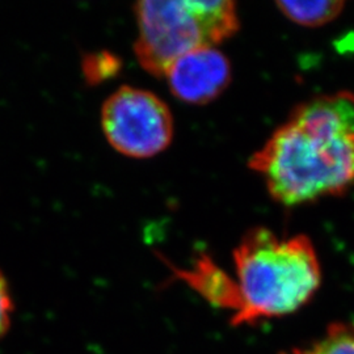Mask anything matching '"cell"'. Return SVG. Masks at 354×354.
I'll return each instance as SVG.
<instances>
[{"instance_id": "1", "label": "cell", "mask_w": 354, "mask_h": 354, "mask_svg": "<svg viewBox=\"0 0 354 354\" xmlns=\"http://www.w3.org/2000/svg\"><path fill=\"white\" fill-rule=\"evenodd\" d=\"M250 167L285 206L346 192L354 184V93L322 95L294 108Z\"/></svg>"}, {"instance_id": "2", "label": "cell", "mask_w": 354, "mask_h": 354, "mask_svg": "<svg viewBox=\"0 0 354 354\" xmlns=\"http://www.w3.org/2000/svg\"><path fill=\"white\" fill-rule=\"evenodd\" d=\"M241 311L235 327L299 311L322 285V268L306 235L279 238L266 227L250 230L234 251Z\"/></svg>"}, {"instance_id": "3", "label": "cell", "mask_w": 354, "mask_h": 354, "mask_svg": "<svg viewBox=\"0 0 354 354\" xmlns=\"http://www.w3.org/2000/svg\"><path fill=\"white\" fill-rule=\"evenodd\" d=\"M136 55L152 75L163 77L187 53L212 46L194 0H143L136 4Z\"/></svg>"}, {"instance_id": "4", "label": "cell", "mask_w": 354, "mask_h": 354, "mask_svg": "<svg viewBox=\"0 0 354 354\" xmlns=\"http://www.w3.org/2000/svg\"><path fill=\"white\" fill-rule=\"evenodd\" d=\"M102 127L114 150L130 158H151L171 145L174 117L162 99L124 86L102 105Z\"/></svg>"}, {"instance_id": "5", "label": "cell", "mask_w": 354, "mask_h": 354, "mask_svg": "<svg viewBox=\"0 0 354 354\" xmlns=\"http://www.w3.org/2000/svg\"><path fill=\"white\" fill-rule=\"evenodd\" d=\"M231 75L227 57L216 46H203L180 57L165 76L178 100L203 105L227 88Z\"/></svg>"}, {"instance_id": "6", "label": "cell", "mask_w": 354, "mask_h": 354, "mask_svg": "<svg viewBox=\"0 0 354 354\" xmlns=\"http://www.w3.org/2000/svg\"><path fill=\"white\" fill-rule=\"evenodd\" d=\"M180 277L209 304L228 311L231 319L241 311V298L235 279H231L209 259L197 261L194 269L180 273Z\"/></svg>"}, {"instance_id": "7", "label": "cell", "mask_w": 354, "mask_h": 354, "mask_svg": "<svg viewBox=\"0 0 354 354\" xmlns=\"http://www.w3.org/2000/svg\"><path fill=\"white\" fill-rule=\"evenodd\" d=\"M277 7L291 21L304 26H324L335 20L344 8L342 1H277Z\"/></svg>"}, {"instance_id": "8", "label": "cell", "mask_w": 354, "mask_h": 354, "mask_svg": "<svg viewBox=\"0 0 354 354\" xmlns=\"http://www.w3.org/2000/svg\"><path fill=\"white\" fill-rule=\"evenodd\" d=\"M282 354H354V324L336 322L315 342Z\"/></svg>"}, {"instance_id": "9", "label": "cell", "mask_w": 354, "mask_h": 354, "mask_svg": "<svg viewBox=\"0 0 354 354\" xmlns=\"http://www.w3.org/2000/svg\"><path fill=\"white\" fill-rule=\"evenodd\" d=\"M115 57L111 54H99V55H92L86 61V74L93 80H99L112 75L115 73V66H117Z\"/></svg>"}, {"instance_id": "10", "label": "cell", "mask_w": 354, "mask_h": 354, "mask_svg": "<svg viewBox=\"0 0 354 354\" xmlns=\"http://www.w3.org/2000/svg\"><path fill=\"white\" fill-rule=\"evenodd\" d=\"M13 301L7 279L0 272V337H3L11 327Z\"/></svg>"}]
</instances>
